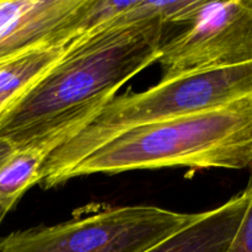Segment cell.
Segmentation results:
<instances>
[{
    "mask_svg": "<svg viewBox=\"0 0 252 252\" xmlns=\"http://www.w3.org/2000/svg\"><path fill=\"white\" fill-rule=\"evenodd\" d=\"M86 0H0V64L51 44L74 42Z\"/></svg>",
    "mask_w": 252,
    "mask_h": 252,
    "instance_id": "6",
    "label": "cell"
},
{
    "mask_svg": "<svg viewBox=\"0 0 252 252\" xmlns=\"http://www.w3.org/2000/svg\"><path fill=\"white\" fill-rule=\"evenodd\" d=\"M6 213H7V212L4 211V209H2L1 207H0V224H1L2 219H4L5 216H6Z\"/></svg>",
    "mask_w": 252,
    "mask_h": 252,
    "instance_id": "11",
    "label": "cell"
},
{
    "mask_svg": "<svg viewBox=\"0 0 252 252\" xmlns=\"http://www.w3.org/2000/svg\"><path fill=\"white\" fill-rule=\"evenodd\" d=\"M196 216L153 206L106 208L57 225L15 231L0 239V252H144Z\"/></svg>",
    "mask_w": 252,
    "mask_h": 252,
    "instance_id": "4",
    "label": "cell"
},
{
    "mask_svg": "<svg viewBox=\"0 0 252 252\" xmlns=\"http://www.w3.org/2000/svg\"><path fill=\"white\" fill-rule=\"evenodd\" d=\"M245 191L249 196L248 208L226 252H252V164L250 165V180Z\"/></svg>",
    "mask_w": 252,
    "mask_h": 252,
    "instance_id": "10",
    "label": "cell"
},
{
    "mask_svg": "<svg viewBox=\"0 0 252 252\" xmlns=\"http://www.w3.org/2000/svg\"><path fill=\"white\" fill-rule=\"evenodd\" d=\"M73 43L44 46L0 64V118L68 53Z\"/></svg>",
    "mask_w": 252,
    "mask_h": 252,
    "instance_id": "9",
    "label": "cell"
},
{
    "mask_svg": "<svg viewBox=\"0 0 252 252\" xmlns=\"http://www.w3.org/2000/svg\"><path fill=\"white\" fill-rule=\"evenodd\" d=\"M251 164L252 98L125 130L80 160L66 174L65 182L132 170H241Z\"/></svg>",
    "mask_w": 252,
    "mask_h": 252,
    "instance_id": "2",
    "label": "cell"
},
{
    "mask_svg": "<svg viewBox=\"0 0 252 252\" xmlns=\"http://www.w3.org/2000/svg\"><path fill=\"white\" fill-rule=\"evenodd\" d=\"M162 41L161 80L252 61V0L203 1Z\"/></svg>",
    "mask_w": 252,
    "mask_h": 252,
    "instance_id": "5",
    "label": "cell"
},
{
    "mask_svg": "<svg viewBox=\"0 0 252 252\" xmlns=\"http://www.w3.org/2000/svg\"><path fill=\"white\" fill-rule=\"evenodd\" d=\"M252 98V61L194 71L142 91L113 96L44 161L39 186L52 189L80 160L120 133L138 126L194 115Z\"/></svg>",
    "mask_w": 252,
    "mask_h": 252,
    "instance_id": "3",
    "label": "cell"
},
{
    "mask_svg": "<svg viewBox=\"0 0 252 252\" xmlns=\"http://www.w3.org/2000/svg\"><path fill=\"white\" fill-rule=\"evenodd\" d=\"M167 27L150 20L75 39L0 118V139L16 147H61L123 84L157 62Z\"/></svg>",
    "mask_w": 252,
    "mask_h": 252,
    "instance_id": "1",
    "label": "cell"
},
{
    "mask_svg": "<svg viewBox=\"0 0 252 252\" xmlns=\"http://www.w3.org/2000/svg\"><path fill=\"white\" fill-rule=\"evenodd\" d=\"M48 145L16 147L0 139V207L9 212L27 189L41 180L42 167L53 152Z\"/></svg>",
    "mask_w": 252,
    "mask_h": 252,
    "instance_id": "8",
    "label": "cell"
},
{
    "mask_svg": "<svg viewBox=\"0 0 252 252\" xmlns=\"http://www.w3.org/2000/svg\"><path fill=\"white\" fill-rule=\"evenodd\" d=\"M249 196L243 191L226 203L196 218L144 252H226L248 208Z\"/></svg>",
    "mask_w": 252,
    "mask_h": 252,
    "instance_id": "7",
    "label": "cell"
}]
</instances>
